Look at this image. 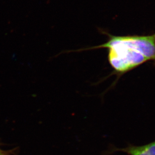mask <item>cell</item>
<instances>
[{
    "instance_id": "1",
    "label": "cell",
    "mask_w": 155,
    "mask_h": 155,
    "mask_svg": "<svg viewBox=\"0 0 155 155\" xmlns=\"http://www.w3.org/2000/svg\"><path fill=\"white\" fill-rule=\"evenodd\" d=\"M102 33L108 37L105 43L69 52L107 48L109 64L120 75L148 61L155 63V33L144 36H115L106 32Z\"/></svg>"
},
{
    "instance_id": "2",
    "label": "cell",
    "mask_w": 155,
    "mask_h": 155,
    "mask_svg": "<svg viewBox=\"0 0 155 155\" xmlns=\"http://www.w3.org/2000/svg\"><path fill=\"white\" fill-rule=\"evenodd\" d=\"M109 154L115 152L125 153L128 155H155V140L143 146L128 145L126 148H112Z\"/></svg>"
},
{
    "instance_id": "3",
    "label": "cell",
    "mask_w": 155,
    "mask_h": 155,
    "mask_svg": "<svg viewBox=\"0 0 155 155\" xmlns=\"http://www.w3.org/2000/svg\"><path fill=\"white\" fill-rule=\"evenodd\" d=\"M19 152V147L9 150H3L0 148V155H17Z\"/></svg>"
}]
</instances>
